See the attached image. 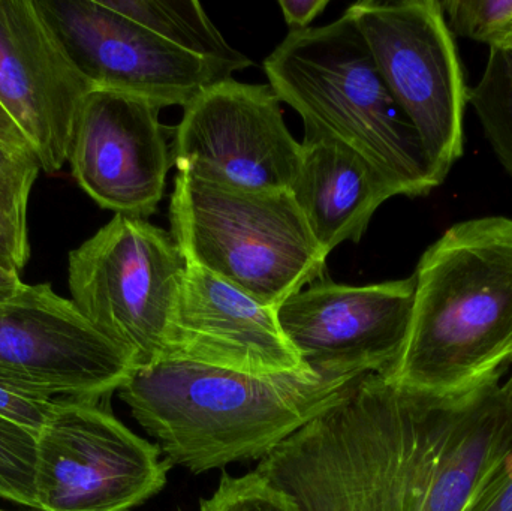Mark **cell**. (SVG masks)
I'll return each instance as SVG.
<instances>
[{"mask_svg": "<svg viewBox=\"0 0 512 511\" xmlns=\"http://www.w3.org/2000/svg\"><path fill=\"white\" fill-rule=\"evenodd\" d=\"M159 108L131 93L93 89L75 123L72 177L102 209L147 218L164 197L173 152Z\"/></svg>", "mask_w": 512, "mask_h": 511, "instance_id": "13", "label": "cell"}, {"mask_svg": "<svg viewBox=\"0 0 512 511\" xmlns=\"http://www.w3.org/2000/svg\"><path fill=\"white\" fill-rule=\"evenodd\" d=\"M0 511H11V510H5V509H2V507H0Z\"/></svg>", "mask_w": 512, "mask_h": 511, "instance_id": "32", "label": "cell"}, {"mask_svg": "<svg viewBox=\"0 0 512 511\" xmlns=\"http://www.w3.org/2000/svg\"><path fill=\"white\" fill-rule=\"evenodd\" d=\"M355 381L256 377L164 359L137 369L119 396L171 465L203 474L261 461L336 405Z\"/></svg>", "mask_w": 512, "mask_h": 511, "instance_id": "2", "label": "cell"}, {"mask_svg": "<svg viewBox=\"0 0 512 511\" xmlns=\"http://www.w3.org/2000/svg\"><path fill=\"white\" fill-rule=\"evenodd\" d=\"M414 275L381 284L315 282L276 309L283 335L322 380L384 374L405 347L414 308Z\"/></svg>", "mask_w": 512, "mask_h": 511, "instance_id": "11", "label": "cell"}, {"mask_svg": "<svg viewBox=\"0 0 512 511\" xmlns=\"http://www.w3.org/2000/svg\"><path fill=\"white\" fill-rule=\"evenodd\" d=\"M493 48H499V50H505L510 51L512 50V33L507 36V38L502 39L501 44L496 45V47Z\"/></svg>", "mask_w": 512, "mask_h": 511, "instance_id": "29", "label": "cell"}, {"mask_svg": "<svg viewBox=\"0 0 512 511\" xmlns=\"http://www.w3.org/2000/svg\"><path fill=\"white\" fill-rule=\"evenodd\" d=\"M200 511H301L294 500L261 474L222 476L215 494L201 500Z\"/></svg>", "mask_w": 512, "mask_h": 511, "instance_id": "22", "label": "cell"}, {"mask_svg": "<svg viewBox=\"0 0 512 511\" xmlns=\"http://www.w3.org/2000/svg\"><path fill=\"white\" fill-rule=\"evenodd\" d=\"M264 69L279 101L300 114L304 131L354 150L394 194L423 197L436 188L417 131L348 11L327 26L291 30Z\"/></svg>", "mask_w": 512, "mask_h": 511, "instance_id": "4", "label": "cell"}, {"mask_svg": "<svg viewBox=\"0 0 512 511\" xmlns=\"http://www.w3.org/2000/svg\"><path fill=\"white\" fill-rule=\"evenodd\" d=\"M472 105L499 162L512 176V78L504 51L490 48L480 81L469 87Z\"/></svg>", "mask_w": 512, "mask_h": 511, "instance_id": "18", "label": "cell"}, {"mask_svg": "<svg viewBox=\"0 0 512 511\" xmlns=\"http://www.w3.org/2000/svg\"><path fill=\"white\" fill-rule=\"evenodd\" d=\"M0 140L6 141L11 146L30 149L26 138H24L18 126L15 125L14 120L8 116V113L2 107H0Z\"/></svg>", "mask_w": 512, "mask_h": 511, "instance_id": "27", "label": "cell"}, {"mask_svg": "<svg viewBox=\"0 0 512 511\" xmlns=\"http://www.w3.org/2000/svg\"><path fill=\"white\" fill-rule=\"evenodd\" d=\"M105 5L192 56L218 63L233 72L252 65L249 57L225 41L198 2L108 0Z\"/></svg>", "mask_w": 512, "mask_h": 511, "instance_id": "17", "label": "cell"}, {"mask_svg": "<svg viewBox=\"0 0 512 511\" xmlns=\"http://www.w3.org/2000/svg\"><path fill=\"white\" fill-rule=\"evenodd\" d=\"M93 89L38 0H0V107L45 173L68 162L81 105Z\"/></svg>", "mask_w": 512, "mask_h": 511, "instance_id": "14", "label": "cell"}, {"mask_svg": "<svg viewBox=\"0 0 512 511\" xmlns=\"http://www.w3.org/2000/svg\"><path fill=\"white\" fill-rule=\"evenodd\" d=\"M504 51L505 63H507L508 72H510L512 78V50Z\"/></svg>", "mask_w": 512, "mask_h": 511, "instance_id": "30", "label": "cell"}, {"mask_svg": "<svg viewBox=\"0 0 512 511\" xmlns=\"http://www.w3.org/2000/svg\"><path fill=\"white\" fill-rule=\"evenodd\" d=\"M279 6L291 30H304L327 8L328 0H279Z\"/></svg>", "mask_w": 512, "mask_h": 511, "instance_id": "25", "label": "cell"}, {"mask_svg": "<svg viewBox=\"0 0 512 511\" xmlns=\"http://www.w3.org/2000/svg\"><path fill=\"white\" fill-rule=\"evenodd\" d=\"M35 162H38V159L33 155L32 150L11 146L6 141L0 140V170H12V168L24 167Z\"/></svg>", "mask_w": 512, "mask_h": 511, "instance_id": "26", "label": "cell"}, {"mask_svg": "<svg viewBox=\"0 0 512 511\" xmlns=\"http://www.w3.org/2000/svg\"><path fill=\"white\" fill-rule=\"evenodd\" d=\"M402 354L382 377L451 395L512 363V218L448 228L424 252Z\"/></svg>", "mask_w": 512, "mask_h": 511, "instance_id": "3", "label": "cell"}, {"mask_svg": "<svg viewBox=\"0 0 512 511\" xmlns=\"http://www.w3.org/2000/svg\"><path fill=\"white\" fill-rule=\"evenodd\" d=\"M291 194L325 255L358 243L382 203L396 197L378 171L334 138L304 132Z\"/></svg>", "mask_w": 512, "mask_h": 511, "instance_id": "16", "label": "cell"}, {"mask_svg": "<svg viewBox=\"0 0 512 511\" xmlns=\"http://www.w3.org/2000/svg\"><path fill=\"white\" fill-rule=\"evenodd\" d=\"M466 511H512V456L478 492Z\"/></svg>", "mask_w": 512, "mask_h": 511, "instance_id": "24", "label": "cell"}, {"mask_svg": "<svg viewBox=\"0 0 512 511\" xmlns=\"http://www.w3.org/2000/svg\"><path fill=\"white\" fill-rule=\"evenodd\" d=\"M171 234L189 266L209 270L277 309L327 278V257L291 191H255L179 173Z\"/></svg>", "mask_w": 512, "mask_h": 511, "instance_id": "5", "label": "cell"}, {"mask_svg": "<svg viewBox=\"0 0 512 511\" xmlns=\"http://www.w3.org/2000/svg\"><path fill=\"white\" fill-rule=\"evenodd\" d=\"M23 285L24 282L21 281L20 273L0 264V300L14 296Z\"/></svg>", "mask_w": 512, "mask_h": 511, "instance_id": "28", "label": "cell"}, {"mask_svg": "<svg viewBox=\"0 0 512 511\" xmlns=\"http://www.w3.org/2000/svg\"><path fill=\"white\" fill-rule=\"evenodd\" d=\"M507 372L451 395L364 375L255 471L301 511H466L512 456Z\"/></svg>", "mask_w": 512, "mask_h": 511, "instance_id": "1", "label": "cell"}, {"mask_svg": "<svg viewBox=\"0 0 512 511\" xmlns=\"http://www.w3.org/2000/svg\"><path fill=\"white\" fill-rule=\"evenodd\" d=\"M39 171L38 162L0 170V264L18 273L30 258L27 207Z\"/></svg>", "mask_w": 512, "mask_h": 511, "instance_id": "19", "label": "cell"}, {"mask_svg": "<svg viewBox=\"0 0 512 511\" xmlns=\"http://www.w3.org/2000/svg\"><path fill=\"white\" fill-rule=\"evenodd\" d=\"M301 153L270 84L233 77L200 93L174 129L179 173L234 188L291 191Z\"/></svg>", "mask_w": 512, "mask_h": 511, "instance_id": "10", "label": "cell"}, {"mask_svg": "<svg viewBox=\"0 0 512 511\" xmlns=\"http://www.w3.org/2000/svg\"><path fill=\"white\" fill-rule=\"evenodd\" d=\"M36 452V432L0 417V498L29 509H38Z\"/></svg>", "mask_w": 512, "mask_h": 511, "instance_id": "20", "label": "cell"}, {"mask_svg": "<svg viewBox=\"0 0 512 511\" xmlns=\"http://www.w3.org/2000/svg\"><path fill=\"white\" fill-rule=\"evenodd\" d=\"M346 11L423 147L436 188L465 152L468 90L438 0H363Z\"/></svg>", "mask_w": 512, "mask_h": 511, "instance_id": "7", "label": "cell"}, {"mask_svg": "<svg viewBox=\"0 0 512 511\" xmlns=\"http://www.w3.org/2000/svg\"><path fill=\"white\" fill-rule=\"evenodd\" d=\"M188 263L173 234L116 215L68 257L71 300L137 369L162 359Z\"/></svg>", "mask_w": 512, "mask_h": 511, "instance_id": "6", "label": "cell"}, {"mask_svg": "<svg viewBox=\"0 0 512 511\" xmlns=\"http://www.w3.org/2000/svg\"><path fill=\"white\" fill-rule=\"evenodd\" d=\"M42 14L95 89L131 93L158 105L188 107L231 69L168 44L96 0H38Z\"/></svg>", "mask_w": 512, "mask_h": 511, "instance_id": "12", "label": "cell"}, {"mask_svg": "<svg viewBox=\"0 0 512 511\" xmlns=\"http://www.w3.org/2000/svg\"><path fill=\"white\" fill-rule=\"evenodd\" d=\"M441 5L451 33L460 38L493 48L512 33V0H447Z\"/></svg>", "mask_w": 512, "mask_h": 511, "instance_id": "21", "label": "cell"}, {"mask_svg": "<svg viewBox=\"0 0 512 511\" xmlns=\"http://www.w3.org/2000/svg\"><path fill=\"white\" fill-rule=\"evenodd\" d=\"M68 396H50L18 389L0 381V417L39 434L45 423L68 401Z\"/></svg>", "mask_w": 512, "mask_h": 511, "instance_id": "23", "label": "cell"}, {"mask_svg": "<svg viewBox=\"0 0 512 511\" xmlns=\"http://www.w3.org/2000/svg\"><path fill=\"white\" fill-rule=\"evenodd\" d=\"M164 359L256 377L313 375L283 335L276 309L189 264L168 327Z\"/></svg>", "mask_w": 512, "mask_h": 511, "instance_id": "15", "label": "cell"}, {"mask_svg": "<svg viewBox=\"0 0 512 511\" xmlns=\"http://www.w3.org/2000/svg\"><path fill=\"white\" fill-rule=\"evenodd\" d=\"M507 380H508V383H510L511 387H512V374L510 375V377L507 378Z\"/></svg>", "mask_w": 512, "mask_h": 511, "instance_id": "31", "label": "cell"}, {"mask_svg": "<svg viewBox=\"0 0 512 511\" xmlns=\"http://www.w3.org/2000/svg\"><path fill=\"white\" fill-rule=\"evenodd\" d=\"M102 399L71 398L38 434L39 511H129L158 495L171 462Z\"/></svg>", "mask_w": 512, "mask_h": 511, "instance_id": "8", "label": "cell"}, {"mask_svg": "<svg viewBox=\"0 0 512 511\" xmlns=\"http://www.w3.org/2000/svg\"><path fill=\"white\" fill-rule=\"evenodd\" d=\"M137 371L51 284L0 300V381L50 396L105 399Z\"/></svg>", "mask_w": 512, "mask_h": 511, "instance_id": "9", "label": "cell"}]
</instances>
